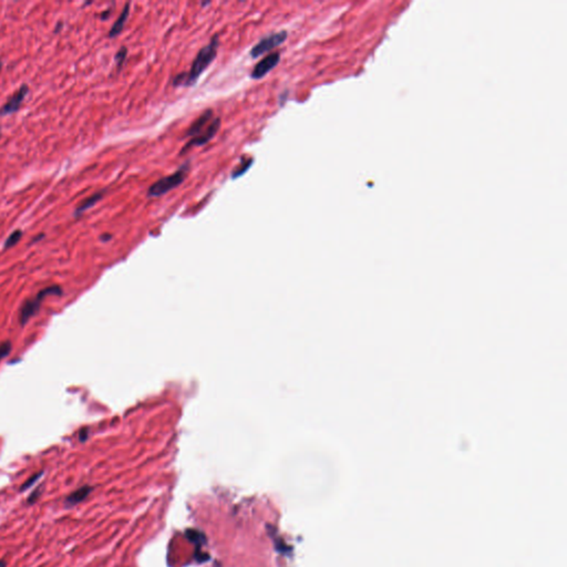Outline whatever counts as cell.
Returning a JSON list of instances; mask_svg holds the SVG:
<instances>
[{
	"mask_svg": "<svg viewBox=\"0 0 567 567\" xmlns=\"http://www.w3.org/2000/svg\"><path fill=\"white\" fill-rule=\"evenodd\" d=\"M220 46V38L215 34L211 39L209 43L203 47L199 51L198 56L192 64L191 70L189 72H182L178 73L175 78L173 79V86L174 87H191L198 82L199 78L204 73L212 62L215 60L217 56V48Z\"/></svg>",
	"mask_w": 567,
	"mask_h": 567,
	"instance_id": "obj_1",
	"label": "cell"
},
{
	"mask_svg": "<svg viewBox=\"0 0 567 567\" xmlns=\"http://www.w3.org/2000/svg\"><path fill=\"white\" fill-rule=\"evenodd\" d=\"M64 294V290L58 285L48 286V287L43 288L35 295L33 298L26 299L22 303L19 309V323L24 327L28 321L33 318V317L38 314L40 308H41L42 301L48 296H61Z\"/></svg>",
	"mask_w": 567,
	"mask_h": 567,
	"instance_id": "obj_2",
	"label": "cell"
},
{
	"mask_svg": "<svg viewBox=\"0 0 567 567\" xmlns=\"http://www.w3.org/2000/svg\"><path fill=\"white\" fill-rule=\"evenodd\" d=\"M190 162H186L182 167H180L176 172L160 178L159 181H156L150 186L149 191H147V196L149 198H159V196L168 193L173 189H176L177 186H180L185 181L187 174L190 172Z\"/></svg>",
	"mask_w": 567,
	"mask_h": 567,
	"instance_id": "obj_3",
	"label": "cell"
},
{
	"mask_svg": "<svg viewBox=\"0 0 567 567\" xmlns=\"http://www.w3.org/2000/svg\"><path fill=\"white\" fill-rule=\"evenodd\" d=\"M287 37L288 33L286 30H280L278 33L268 34L267 37L261 39L260 41L252 48V50L249 51V55H251L252 58L261 57L264 55V53L269 52L276 47H278L282 43H284L286 40H287Z\"/></svg>",
	"mask_w": 567,
	"mask_h": 567,
	"instance_id": "obj_4",
	"label": "cell"
},
{
	"mask_svg": "<svg viewBox=\"0 0 567 567\" xmlns=\"http://www.w3.org/2000/svg\"><path fill=\"white\" fill-rule=\"evenodd\" d=\"M221 124H222L221 118H218V117L214 118L213 121L209 123V126L207 127L206 130L202 133V134L193 137V139H192L184 147H183V150L181 151V154H184L187 150L192 149V147L203 146V145L206 144V143H208L213 139L214 136L217 134L218 130L221 129Z\"/></svg>",
	"mask_w": 567,
	"mask_h": 567,
	"instance_id": "obj_5",
	"label": "cell"
},
{
	"mask_svg": "<svg viewBox=\"0 0 567 567\" xmlns=\"http://www.w3.org/2000/svg\"><path fill=\"white\" fill-rule=\"evenodd\" d=\"M279 61H280L279 52H273L267 55L266 57L263 58L258 64H256L255 67H254L251 74L252 79L260 80L262 78H264L267 73H269L271 70L278 66Z\"/></svg>",
	"mask_w": 567,
	"mask_h": 567,
	"instance_id": "obj_6",
	"label": "cell"
},
{
	"mask_svg": "<svg viewBox=\"0 0 567 567\" xmlns=\"http://www.w3.org/2000/svg\"><path fill=\"white\" fill-rule=\"evenodd\" d=\"M29 91V88L27 84H22V86L18 89V90L13 93L11 97H9L6 103H4L1 108H0V115H9L17 112L19 110L20 105L24 102L27 93Z\"/></svg>",
	"mask_w": 567,
	"mask_h": 567,
	"instance_id": "obj_7",
	"label": "cell"
},
{
	"mask_svg": "<svg viewBox=\"0 0 567 567\" xmlns=\"http://www.w3.org/2000/svg\"><path fill=\"white\" fill-rule=\"evenodd\" d=\"M213 115H214L213 110L208 109L205 111L204 113L200 115L199 119H196L195 121L192 123V126L190 127L189 130L186 131V135L195 137L200 134H202L209 126V123L213 121Z\"/></svg>",
	"mask_w": 567,
	"mask_h": 567,
	"instance_id": "obj_8",
	"label": "cell"
},
{
	"mask_svg": "<svg viewBox=\"0 0 567 567\" xmlns=\"http://www.w3.org/2000/svg\"><path fill=\"white\" fill-rule=\"evenodd\" d=\"M92 492H93V486L91 485H83L81 488L73 491L72 493H70L68 497L65 499L64 501L65 508H71L77 506L78 504L86 501L89 498V495Z\"/></svg>",
	"mask_w": 567,
	"mask_h": 567,
	"instance_id": "obj_9",
	"label": "cell"
},
{
	"mask_svg": "<svg viewBox=\"0 0 567 567\" xmlns=\"http://www.w3.org/2000/svg\"><path fill=\"white\" fill-rule=\"evenodd\" d=\"M130 7H131V3L127 2L126 6H124V8H123L122 12H121V15L119 16L117 21H115L113 24L112 28H111V30L109 31V37L110 38L117 37V35H119L120 33H122V30L124 28V25L127 24L129 15H130Z\"/></svg>",
	"mask_w": 567,
	"mask_h": 567,
	"instance_id": "obj_10",
	"label": "cell"
},
{
	"mask_svg": "<svg viewBox=\"0 0 567 567\" xmlns=\"http://www.w3.org/2000/svg\"><path fill=\"white\" fill-rule=\"evenodd\" d=\"M104 192H105L104 190H103V191H100V192H98V193L93 194V195H91V196H89V198H87L86 200H82V202L78 205V207L75 208L74 215H75V216L81 215L82 213L88 211L89 208H91V207L95 206V205H96L98 202H99V200H101L102 199H103Z\"/></svg>",
	"mask_w": 567,
	"mask_h": 567,
	"instance_id": "obj_11",
	"label": "cell"
},
{
	"mask_svg": "<svg viewBox=\"0 0 567 567\" xmlns=\"http://www.w3.org/2000/svg\"><path fill=\"white\" fill-rule=\"evenodd\" d=\"M253 163H254V160L252 158H248L246 160L243 159L242 161H240V163L237 165V167L233 169V172H232V174H231V177L233 178V180H235V178H238L242 175H244V174L248 171V168L251 167V165Z\"/></svg>",
	"mask_w": 567,
	"mask_h": 567,
	"instance_id": "obj_12",
	"label": "cell"
},
{
	"mask_svg": "<svg viewBox=\"0 0 567 567\" xmlns=\"http://www.w3.org/2000/svg\"><path fill=\"white\" fill-rule=\"evenodd\" d=\"M22 237V231L21 230H16L13 231L12 233L9 235V237L6 239V242L3 244V247L4 248H11L15 246V245L18 244V242L21 239Z\"/></svg>",
	"mask_w": 567,
	"mask_h": 567,
	"instance_id": "obj_13",
	"label": "cell"
},
{
	"mask_svg": "<svg viewBox=\"0 0 567 567\" xmlns=\"http://www.w3.org/2000/svg\"><path fill=\"white\" fill-rule=\"evenodd\" d=\"M43 473H44V471L37 472V473H34V474L31 475V476L29 477V479H27V481L24 482V483L21 484L20 489H19V492L22 493V492H25V491H26L27 489L31 488V486H33V485L35 483V482H37V481L40 479V477H41V476L43 475Z\"/></svg>",
	"mask_w": 567,
	"mask_h": 567,
	"instance_id": "obj_14",
	"label": "cell"
},
{
	"mask_svg": "<svg viewBox=\"0 0 567 567\" xmlns=\"http://www.w3.org/2000/svg\"><path fill=\"white\" fill-rule=\"evenodd\" d=\"M128 57V48L127 47H121L119 49V51L117 52V55H115V62H117V67L118 69H121V67L123 66L124 61H126Z\"/></svg>",
	"mask_w": 567,
	"mask_h": 567,
	"instance_id": "obj_15",
	"label": "cell"
},
{
	"mask_svg": "<svg viewBox=\"0 0 567 567\" xmlns=\"http://www.w3.org/2000/svg\"><path fill=\"white\" fill-rule=\"evenodd\" d=\"M42 491H43L42 485L37 486V488H35V489L33 491V492H31V493L29 494L28 499H27V504H28V505H33V504H34L35 502H37L38 500L40 499V497H41Z\"/></svg>",
	"mask_w": 567,
	"mask_h": 567,
	"instance_id": "obj_16",
	"label": "cell"
},
{
	"mask_svg": "<svg viewBox=\"0 0 567 567\" xmlns=\"http://www.w3.org/2000/svg\"><path fill=\"white\" fill-rule=\"evenodd\" d=\"M12 349V345L10 340H4L0 343V363L6 358V357L10 354Z\"/></svg>",
	"mask_w": 567,
	"mask_h": 567,
	"instance_id": "obj_17",
	"label": "cell"
},
{
	"mask_svg": "<svg viewBox=\"0 0 567 567\" xmlns=\"http://www.w3.org/2000/svg\"><path fill=\"white\" fill-rule=\"evenodd\" d=\"M186 536H187V538L190 539V541L194 542V543H198V544H200V545L205 544L204 536L200 533H199L198 531H187Z\"/></svg>",
	"mask_w": 567,
	"mask_h": 567,
	"instance_id": "obj_18",
	"label": "cell"
},
{
	"mask_svg": "<svg viewBox=\"0 0 567 567\" xmlns=\"http://www.w3.org/2000/svg\"><path fill=\"white\" fill-rule=\"evenodd\" d=\"M88 439V431L87 430H81L79 433V440L81 442H84Z\"/></svg>",
	"mask_w": 567,
	"mask_h": 567,
	"instance_id": "obj_19",
	"label": "cell"
},
{
	"mask_svg": "<svg viewBox=\"0 0 567 567\" xmlns=\"http://www.w3.org/2000/svg\"><path fill=\"white\" fill-rule=\"evenodd\" d=\"M43 237H44V234H40V235L38 236V237H34V238H33V243H34V242H38V240H40V239L43 238Z\"/></svg>",
	"mask_w": 567,
	"mask_h": 567,
	"instance_id": "obj_20",
	"label": "cell"
},
{
	"mask_svg": "<svg viewBox=\"0 0 567 567\" xmlns=\"http://www.w3.org/2000/svg\"><path fill=\"white\" fill-rule=\"evenodd\" d=\"M109 13H110V10H108V11H104L103 13H102V15H101L102 19H106V17L109 16Z\"/></svg>",
	"mask_w": 567,
	"mask_h": 567,
	"instance_id": "obj_21",
	"label": "cell"
},
{
	"mask_svg": "<svg viewBox=\"0 0 567 567\" xmlns=\"http://www.w3.org/2000/svg\"><path fill=\"white\" fill-rule=\"evenodd\" d=\"M0 567H7V562L3 560H0Z\"/></svg>",
	"mask_w": 567,
	"mask_h": 567,
	"instance_id": "obj_22",
	"label": "cell"
},
{
	"mask_svg": "<svg viewBox=\"0 0 567 567\" xmlns=\"http://www.w3.org/2000/svg\"><path fill=\"white\" fill-rule=\"evenodd\" d=\"M61 26H62V24H61V22H59V24H58V25H57V29H56V33H58V31H59V30H60V29H61V28H62V27H61Z\"/></svg>",
	"mask_w": 567,
	"mask_h": 567,
	"instance_id": "obj_23",
	"label": "cell"
},
{
	"mask_svg": "<svg viewBox=\"0 0 567 567\" xmlns=\"http://www.w3.org/2000/svg\"><path fill=\"white\" fill-rule=\"evenodd\" d=\"M209 3H211V2H203L202 6H206V4H209Z\"/></svg>",
	"mask_w": 567,
	"mask_h": 567,
	"instance_id": "obj_24",
	"label": "cell"
},
{
	"mask_svg": "<svg viewBox=\"0 0 567 567\" xmlns=\"http://www.w3.org/2000/svg\"><path fill=\"white\" fill-rule=\"evenodd\" d=\"M1 68H2V62L0 60V70H1Z\"/></svg>",
	"mask_w": 567,
	"mask_h": 567,
	"instance_id": "obj_25",
	"label": "cell"
},
{
	"mask_svg": "<svg viewBox=\"0 0 567 567\" xmlns=\"http://www.w3.org/2000/svg\"><path fill=\"white\" fill-rule=\"evenodd\" d=\"M0 135H1V130H0Z\"/></svg>",
	"mask_w": 567,
	"mask_h": 567,
	"instance_id": "obj_26",
	"label": "cell"
}]
</instances>
